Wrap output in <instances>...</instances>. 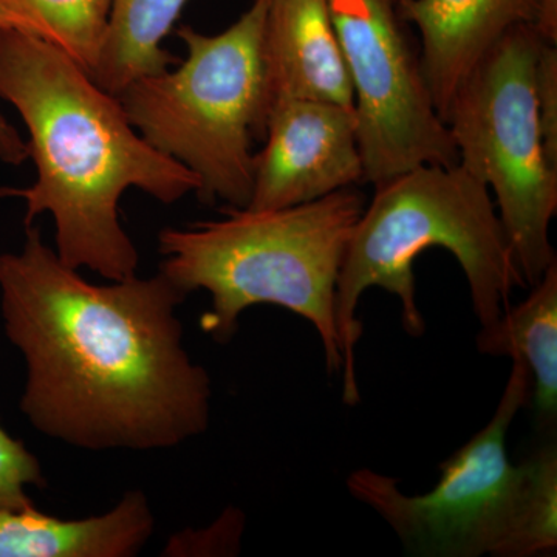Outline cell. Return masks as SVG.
<instances>
[{"label":"cell","instance_id":"cell-1","mask_svg":"<svg viewBox=\"0 0 557 557\" xmlns=\"http://www.w3.org/2000/svg\"><path fill=\"white\" fill-rule=\"evenodd\" d=\"M186 299L161 271L95 285L25 226L0 255V311L24 357L21 410L47 437L87 450H156L208 429L211 379L183 347Z\"/></svg>","mask_w":557,"mask_h":557},{"label":"cell","instance_id":"cell-2","mask_svg":"<svg viewBox=\"0 0 557 557\" xmlns=\"http://www.w3.org/2000/svg\"><path fill=\"white\" fill-rule=\"evenodd\" d=\"M0 98L27 126L36 182L0 188L25 201L24 225L49 214L57 255L109 281L137 276L139 255L120 222V200L131 188L172 205L197 193L199 180L152 148L132 126L115 95L78 62L42 40L0 30Z\"/></svg>","mask_w":557,"mask_h":557},{"label":"cell","instance_id":"cell-3","mask_svg":"<svg viewBox=\"0 0 557 557\" xmlns=\"http://www.w3.org/2000/svg\"><path fill=\"white\" fill-rule=\"evenodd\" d=\"M445 248L463 270L480 325L509 309L515 289L528 288L490 189L460 164H424L375 186L348 242L336 288V330L343 401H361L357 346L362 335L358 306L369 288L397 296L401 324L412 338L426 330L418 309V256Z\"/></svg>","mask_w":557,"mask_h":557},{"label":"cell","instance_id":"cell-4","mask_svg":"<svg viewBox=\"0 0 557 557\" xmlns=\"http://www.w3.org/2000/svg\"><path fill=\"white\" fill-rule=\"evenodd\" d=\"M364 207L348 188L292 208H223L222 219L161 230L160 271L186 296L209 293L200 329L215 343L233 339L249 307H282L313 325L327 372L339 373L336 288Z\"/></svg>","mask_w":557,"mask_h":557},{"label":"cell","instance_id":"cell-5","mask_svg":"<svg viewBox=\"0 0 557 557\" xmlns=\"http://www.w3.org/2000/svg\"><path fill=\"white\" fill-rule=\"evenodd\" d=\"M269 0H255L219 35L183 25L186 60L145 76L119 95L132 126L152 148L188 168L201 203L247 208L252 141H263L270 115L262 42Z\"/></svg>","mask_w":557,"mask_h":557},{"label":"cell","instance_id":"cell-6","mask_svg":"<svg viewBox=\"0 0 557 557\" xmlns=\"http://www.w3.org/2000/svg\"><path fill=\"white\" fill-rule=\"evenodd\" d=\"M541 33H505L458 84L443 113L458 164L490 189L527 287L556 260L557 164L549 159L534 100Z\"/></svg>","mask_w":557,"mask_h":557},{"label":"cell","instance_id":"cell-7","mask_svg":"<svg viewBox=\"0 0 557 557\" xmlns=\"http://www.w3.org/2000/svg\"><path fill=\"white\" fill-rule=\"evenodd\" d=\"M511 361L490 423L440 465L442 475L429 493L409 496L397 479L369 468L348 475V493L372 508L410 555L507 556L525 490V468L509 461L507 437L533 391L530 370L519 359Z\"/></svg>","mask_w":557,"mask_h":557},{"label":"cell","instance_id":"cell-8","mask_svg":"<svg viewBox=\"0 0 557 557\" xmlns=\"http://www.w3.org/2000/svg\"><path fill=\"white\" fill-rule=\"evenodd\" d=\"M354 90L364 183L424 164H458L403 0H329Z\"/></svg>","mask_w":557,"mask_h":557},{"label":"cell","instance_id":"cell-9","mask_svg":"<svg viewBox=\"0 0 557 557\" xmlns=\"http://www.w3.org/2000/svg\"><path fill=\"white\" fill-rule=\"evenodd\" d=\"M256 153L249 209L298 207L364 183L354 108L322 101L273 106Z\"/></svg>","mask_w":557,"mask_h":557},{"label":"cell","instance_id":"cell-10","mask_svg":"<svg viewBox=\"0 0 557 557\" xmlns=\"http://www.w3.org/2000/svg\"><path fill=\"white\" fill-rule=\"evenodd\" d=\"M262 57L270 110L296 100L354 108L329 0H269Z\"/></svg>","mask_w":557,"mask_h":557},{"label":"cell","instance_id":"cell-11","mask_svg":"<svg viewBox=\"0 0 557 557\" xmlns=\"http://www.w3.org/2000/svg\"><path fill=\"white\" fill-rule=\"evenodd\" d=\"M420 33L421 58L443 119L458 84L505 33L536 24L539 0H403Z\"/></svg>","mask_w":557,"mask_h":557},{"label":"cell","instance_id":"cell-12","mask_svg":"<svg viewBox=\"0 0 557 557\" xmlns=\"http://www.w3.org/2000/svg\"><path fill=\"white\" fill-rule=\"evenodd\" d=\"M156 518L143 491L87 519L62 520L35 505L0 511V557H132L148 544Z\"/></svg>","mask_w":557,"mask_h":557},{"label":"cell","instance_id":"cell-13","mask_svg":"<svg viewBox=\"0 0 557 557\" xmlns=\"http://www.w3.org/2000/svg\"><path fill=\"white\" fill-rule=\"evenodd\" d=\"M530 288L523 302L480 330L475 347L482 355L527 366L539 428L552 434L557 420V259Z\"/></svg>","mask_w":557,"mask_h":557},{"label":"cell","instance_id":"cell-14","mask_svg":"<svg viewBox=\"0 0 557 557\" xmlns=\"http://www.w3.org/2000/svg\"><path fill=\"white\" fill-rule=\"evenodd\" d=\"M189 0H110L108 27L91 78L119 97L129 84L159 75L175 58L161 47Z\"/></svg>","mask_w":557,"mask_h":557},{"label":"cell","instance_id":"cell-15","mask_svg":"<svg viewBox=\"0 0 557 557\" xmlns=\"http://www.w3.org/2000/svg\"><path fill=\"white\" fill-rule=\"evenodd\" d=\"M110 0H0V30L42 40L94 72Z\"/></svg>","mask_w":557,"mask_h":557},{"label":"cell","instance_id":"cell-16","mask_svg":"<svg viewBox=\"0 0 557 557\" xmlns=\"http://www.w3.org/2000/svg\"><path fill=\"white\" fill-rule=\"evenodd\" d=\"M525 490L507 557L555 555L557 549V448L555 438L522 461Z\"/></svg>","mask_w":557,"mask_h":557},{"label":"cell","instance_id":"cell-17","mask_svg":"<svg viewBox=\"0 0 557 557\" xmlns=\"http://www.w3.org/2000/svg\"><path fill=\"white\" fill-rule=\"evenodd\" d=\"M46 475L38 458L24 442L11 437L0 426V511L30 507L28 487H46Z\"/></svg>","mask_w":557,"mask_h":557},{"label":"cell","instance_id":"cell-18","mask_svg":"<svg viewBox=\"0 0 557 557\" xmlns=\"http://www.w3.org/2000/svg\"><path fill=\"white\" fill-rule=\"evenodd\" d=\"M244 530V512L228 508L212 525L203 530H186L172 537L164 555L236 556L240 553Z\"/></svg>","mask_w":557,"mask_h":557},{"label":"cell","instance_id":"cell-19","mask_svg":"<svg viewBox=\"0 0 557 557\" xmlns=\"http://www.w3.org/2000/svg\"><path fill=\"white\" fill-rule=\"evenodd\" d=\"M534 100L549 159L557 164V49L542 39L534 67Z\"/></svg>","mask_w":557,"mask_h":557},{"label":"cell","instance_id":"cell-20","mask_svg":"<svg viewBox=\"0 0 557 557\" xmlns=\"http://www.w3.org/2000/svg\"><path fill=\"white\" fill-rule=\"evenodd\" d=\"M27 159H30L27 141H24L16 127L0 113V160L11 166H21Z\"/></svg>","mask_w":557,"mask_h":557},{"label":"cell","instance_id":"cell-21","mask_svg":"<svg viewBox=\"0 0 557 557\" xmlns=\"http://www.w3.org/2000/svg\"><path fill=\"white\" fill-rule=\"evenodd\" d=\"M536 30L542 38L557 42V0H539Z\"/></svg>","mask_w":557,"mask_h":557}]
</instances>
